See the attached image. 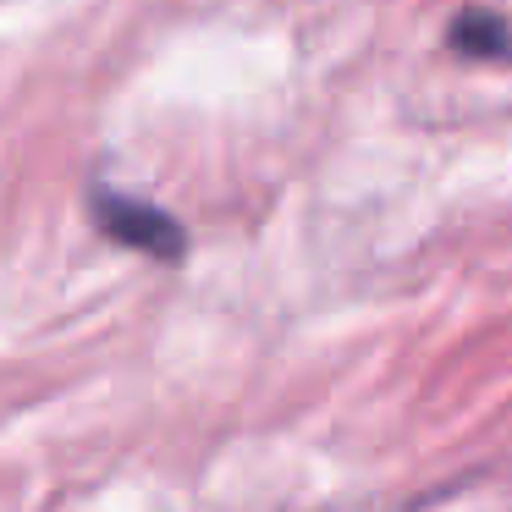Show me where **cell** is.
Instances as JSON below:
<instances>
[{
	"mask_svg": "<svg viewBox=\"0 0 512 512\" xmlns=\"http://www.w3.org/2000/svg\"><path fill=\"white\" fill-rule=\"evenodd\" d=\"M94 221H100L105 237L138 248V254H155V259H177L182 254V226L171 221L166 210L144 204V199H127V193L94 188Z\"/></svg>",
	"mask_w": 512,
	"mask_h": 512,
	"instance_id": "cell-1",
	"label": "cell"
},
{
	"mask_svg": "<svg viewBox=\"0 0 512 512\" xmlns=\"http://www.w3.org/2000/svg\"><path fill=\"white\" fill-rule=\"evenodd\" d=\"M452 50L457 56H485V61H507L512 56V28L496 12H463L452 23Z\"/></svg>",
	"mask_w": 512,
	"mask_h": 512,
	"instance_id": "cell-2",
	"label": "cell"
}]
</instances>
